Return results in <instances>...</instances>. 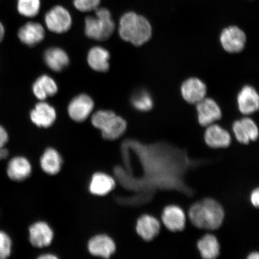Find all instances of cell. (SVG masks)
Segmentation results:
<instances>
[{"mask_svg": "<svg viewBox=\"0 0 259 259\" xmlns=\"http://www.w3.org/2000/svg\"><path fill=\"white\" fill-rule=\"evenodd\" d=\"M189 216L191 222L197 228L215 230L222 226L225 211L215 200L207 198L193 204L189 209Z\"/></svg>", "mask_w": 259, "mask_h": 259, "instance_id": "cell-1", "label": "cell"}, {"mask_svg": "<svg viewBox=\"0 0 259 259\" xmlns=\"http://www.w3.org/2000/svg\"><path fill=\"white\" fill-rule=\"evenodd\" d=\"M152 32L150 22L144 16L137 13H125L119 21V35L122 39L135 46L147 43L151 37Z\"/></svg>", "mask_w": 259, "mask_h": 259, "instance_id": "cell-2", "label": "cell"}, {"mask_svg": "<svg viewBox=\"0 0 259 259\" xmlns=\"http://www.w3.org/2000/svg\"><path fill=\"white\" fill-rule=\"evenodd\" d=\"M114 30L115 24L111 12L106 8H97L96 16L85 18V33L92 39L106 40L111 36Z\"/></svg>", "mask_w": 259, "mask_h": 259, "instance_id": "cell-3", "label": "cell"}, {"mask_svg": "<svg viewBox=\"0 0 259 259\" xmlns=\"http://www.w3.org/2000/svg\"><path fill=\"white\" fill-rule=\"evenodd\" d=\"M45 22L51 31L61 34L70 30L72 25V18L66 8L56 6L45 15Z\"/></svg>", "mask_w": 259, "mask_h": 259, "instance_id": "cell-4", "label": "cell"}, {"mask_svg": "<svg viewBox=\"0 0 259 259\" xmlns=\"http://www.w3.org/2000/svg\"><path fill=\"white\" fill-rule=\"evenodd\" d=\"M220 41L228 53H239L245 48L246 35L241 28L236 26H230L222 32Z\"/></svg>", "mask_w": 259, "mask_h": 259, "instance_id": "cell-5", "label": "cell"}, {"mask_svg": "<svg viewBox=\"0 0 259 259\" xmlns=\"http://www.w3.org/2000/svg\"><path fill=\"white\" fill-rule=\"evenodd\" d=\"M95 103L91 97L81 94L74 97L68 106V113L73 121L81 122L86 120L93 111Z\"/></svg>", "mask_w": 259, "mask_h": 259, "instance_id": "cell-6", "label": "cell"}, {"mask_svg": "<svg viewBox=\"0 0 259 259\" xmlns=\"http://www.w3.org/2000/svg\"><path fill=\"white\" fill-rule=\"evenodd\" d=\"M197 104L198 121L202 126H208L222 118L221 108L213 99L204 98Z\"/></svg>", "mask_w": 259, "mask_h": 259, "instance_id": "cell-7", "label": "cell"}, {"mask_svg": "<svg viewBox=\"0 0 259 259\" xmlns=\"http://www.w3.org/2000/svg\"><path fill=\"white\" fill-rule=\"evenodd\" d=\"M161 220L165 227L171 232L182 231L186 227L185 213L176 205L166 206L162 212Z\"/></svg>", "mask_w": 259, "mask_h": 259, "instance_id": "cell-8", "label": "cell"}, {"mask_svg": "<svg viewBox=\"0 0 259 259\" xmlns=\"http://www.w3.org/2000/svg\"><path fill=\"white\" fill-rule=\"evenodd\" d=\"M184 100L191 104L201 101L206 95V86L205 83L196 77L184 81L181 89Z\"/></svg>", "mask_w": 259, "mask_h": 259, "instance_id": "cell-9", "label": "cell"}, {"mask_svg": "<svg viewBox=\"0 0 259 259\" xmlns=\"http://www.w3.org/2000/svg\"><path fill=\"white\" fill-rule=\"evenodd\" d=\"M233 132L239 143L248 144L256 141L258 137V129L254 121L248 118L236 121L233 124Z\"/></svg>", "mask_w": 259, "mask_h": 259, "instance_id": "cell-10", "label": "cell"}, {"mask_svg": "<svg viewBox=\"0 0 259 259\" xmlns=\"http://www.w3.org/2000/svg\"><path fill=\"white\" fill-rule=\"evenodd\" d=\"M88 249L90 253L95 256L108 258L114 254L116 245L108 235H98L90 239Z\"/></svg>", "mask_w": 259, "mask_h": 259, "instance_id": "cell-11", "label": "cell"}, {"mask_svg": "<svg viewBox=\"0 0 259 259\" xmlns=\"http://www.w3.org/2000/svg\"><path fill=\"white\" fill-rule=\"evenodd\" d=\"M30 241L37 248L48 247L53 240L54 233L47 223L38 222L32 225L29 229Z\"/></svg>", "mask_w": 259, "mask_h": 259, "instance_id": "cell-12", "label": "cell"}, {"mask_svg": "<svg viewBox=\"0 0 259 259\" xmlns=\"http://www.w3.org/2000/svg\"><path fill=\"white\" fill-rule=\"evenodd\" d=\"M56 118L57 113L54 107L45 102L37 103L30 113L31 120L38 127H50L53 125Z\"/></svg>", "mask_w": 259, "mask_h": 259, "instance_id": "cell-13", "label": "cell"}, {"mask_svg": "<svg viewBox=\"0 0 259 259\" xmlns=\"http://www.w3.org/2000/svg\"><path fill=\"white\" fill-rule=\"evenodd\" d=\"M239 111L244 115H250L258 111L259 96L253 87L245 85L239 93L237 98Z\"/></svg>", "mask_w": 259, "mask_h": 259, "instance_id": "cell-14", "label": "cell"}, {"mask_svg": "<svg viewBox=\"0 0 259 259\" xmlns=\"http://www.w3.org/2000/svg\"><path fill=\"white\" fill-rule=\"evenodd\" d=\"M18 35L22 43L28 47H34L43 41L45 31L40 24L29 22L19 29Z\"/></svg>", "mask_w": 259, "mask_h": 259, "instance_id": "cell-15", "label": "cell"}, {"mask_svg": "<svg viewBox=\"0 0 259 259\" xmlns=\"http://www.w3.org/2000/svg\"><path fill=\"white\" fill-rule=\"evenodd\" d=\"M136 230L138 235L146 241H151L159 234L160 223L154 217L143 215L138 220Z\"/></svg>", "mask_w": 259, "mask_h": 259, "instance_id": "cell-16", "label": "cell"}, {"mask_svg": "<svg viewBox=\"0 0 259 259\" xmlns=\"http://www.w3.org/2000/svg\"><path fill=\"white\" fill-rule=\"evenodd\" d=\"M204 139L207 145L212 148L228 147L231 144V137L229 132L216 124L208 125Z\"/></svg>", "mask_w": 259, "mask_h": 259, "instance_id": "cell-17", "label": "cell"}, {"mask_svg": "<svg viewBox=\"0 0 259 259\" xmlns=\"http://www.w3.org/2000/svg\"><path fill=\"white\" fill-rule=\"evenodd\" d=\"M31 170V164L27 158L16 157L9 161L7 174L10 179L20 182L30 176Z\"/></svg>", "mask_w": 259, "mask_h": 259, "instance_id": "cell-18", "label": "cell"}, {"mask_svg": "<svg viewBox=\"0 0 259 259\" xmlns=\"http://www.w3.org/2000/svg\"><path fill=\"white\" fill-rule=\"evenodd\" d=\"M44 59L47 66L54 72H60L69 64V57L62 49L53 47L45 52Z\"/></svg>", "mask_w": 259, "mask_h": 259, "instance_id": "cell-19", "label": "cell"}, {"mask_svg": "<svg viewBox=\"0 0 259 259\" xmlns=\"http://www.w3.org/2000/svg\"><path fill=\"white\" fill-rule=\"evenodd\" d=\"M115 181L104 173L97 172L93 175L90 181L89 190L94 195L103 196L115 189Z\"/></svg>", "mask_w": 259, "mask_h": 259, "instance_id": "cell-20", "label": "cell"}, {"mask_svg": "<svg viewBox=\"0 0 259 259\" xmlns=\"http://www.w3.org/2000/svg\"><path fill=\"white\" fill-rule=\"evenodd\" d=\"M127 129V122L121 116L115 114L105 123L100 131L103 138L114 141L122 137Z\"/></svg>", "mask_w": 259, "mask_h": 259, "instance_id": "cell-21", "label": "cell"}, {"mask_svg": "<svg viewBox=\"0 0 259 259\" xmlns=\"http://www.w3.org/2000/svg\"><path fill=\"white\" fill-rule=\"evenodd\" d=\"M110 54L106 49L93 47L89 51L87 61L92 69L98 72H106L109 69Z\"/></svg>", "mask_w": 259, "mask_h": 259, "instance_id": "cell-22", "label": "cell"}, {"mask_svg": "<svg viewBox=\"0 0 259 259\" xmlns=\"http://www.w3.org/2000/svg\"><path fill=\"white\" fill-rule=\"evenodd\" d=\"M32 92L38 99L46 100L58 92L57 84L51 77L42 75L38 77L32 85Z\"/></svg>", "mask_w": 259, "mask_h": 259, "instance_id": "cell-23", "label": "cell"}, {"mask_svg": "<svg viewBox=\"0 0 259 259\" xmlns=\"http://www.w3.org/2000/svg\"><path fill=\"white\" fill-rule=\"evenodd\" d=\"M62 163V158L58 152L54 148H48L40 158L42 170L51 176L59 173Z\"/></svg>", "mask_w": 259, "mask_h": 259, "instance_id": "cell-24", "label": "cell"}, {"mask_svg": "<svg viewBox=\"0 0 259 259\" xmlns=\"http://www.w3.org/2000/svg\"><path fill=\"white\" fill-rule=\"evenodd\" d=\"M197 248L203 258L213 259L220 253V246L215 236L207 234L197 242Z\"/></svg>", "mask_w": 259, "mask_h": 259, "instance_id": "cell-25", "label": "cell"}, {"mask_svg": "<svg viewBox=\"0 0 259 259\" xmlns=\"http://www.w3.org/2000/svg\"><path fill=\"white\" fill-rule=\"evenodd\" d=\"M131 103L135 109L139 111L147 112L153 108V98L147 91L139 90L132 96Z\"/></svg>", "mask_w": 259, "mask_h": 259, "instance_id": "cell-26", "label": "cell"}, {"mask_svg": "<svg viewBox=\"0 0 259 259\" xmlns=\"http://www.w3.org/2000/svg\"><path fill=\"white\" fill-rule=\"evenodd\" d=\"M40 0H18L17 9L19 14L32 18L39 13Z\"/></svg>", "mask_w": 259, "mask_h": 259, "instance_id": "cell-27", "label": "cell"}, {"mask_svg": "<svg viewBox=\"0 0 259 259\" xmlns=\"http://www.w3.org/2000/svg\"><path fill=\"white\" fill-rule=\"evenodd\" d=\"M12 243L7 234L0 231V259L8 258L11 254Z\"/></svg>", "mask_w": 259, "mask_h": 259, "instance_id": "cell-28", "label": "cell"}, {"mask_svg": "<svg viewBox=\"0 0 259 259\" xmlns=\"http://www.w3.org/2000/svg\"><path fill=\"white\" fill-rule=\"evenodd\" d=\"M101 0H74V7L82 12H88L99 8Z\"/></svg>", "mask_w": 259, "mask_h": 259, "instance_id": "cell-29", "label": "cell"}, {"mask_svg": "<svg viewBox=\"0 0 259 259\" xmlns=\"http://www.w3.org/2000/svg\"><path fill=\"white\" fill-rule=\"evenodd\" d=\"M9 141L8 132L5 128L0 125V148H4Z\"/></svg>", "mask_w": 259, "mask_h": 259, "instance_id": "cell-30", "label": "cell"}, {"mask_svg": "<svg viewBox=\"0 0 259 259\" xmlns=\"http://www.w3.org/2000/svg\"><path fill=\"white\" fill-rule=\"evenodd\" d=\"M250 200L252 205L255 208L259 205V191L258 189H255L251 194Z\"/></svg>", "mask_w": 259, "mask_h": 259, "instance_id": "cell-31", "label": "cell"}, {"mask_svg": "<svg viewBox=\"0 0 259 259\" xmlns=\"http://www.w3.org/2000/svg\"><path fill=\"white\" fill-rule=\"evenodd\" d=\"M9 152L7 149L4 148H0V160H5L9 157Z\"/></svg>", "mask_w": 259, "mask_h": 259, "instance_id": "cell-32", "label": "cell"}, {"mask_svg": "<svg viewBox=\"0 0 259 259\" xmlns=\"http://www.w3.org/2000/svg\"><path fill=\"white\" fill-rule=\"evenodd\" d=\"M57 256L53 254H45L44 255H40V257H38V258L40 259H56L57 258Z\"/></svg>", "mask_w": 259, "mask_h": 259, "instance_id": "cell-33", "label": "cell"}, {"mask_svg": "<svg viewBox=\"0 0 259 259\" xmlns=\"http://www.w3.org/2000/svg\"><path fill=\"white\" fill-rule=\"evenodd\" d=\"M5 34V30L4 26L2 24V22H0V42L4 38Z\"/></svg>", "mask_w": 259, "mask_h": 259, "instance_id": "cell-34", "label": "cell"}, {"mask_svg": "<svg viewBox=\"0 0 259 259\" xmlns=\"http://www.w3.org/2000/svg\"><path fill=\"white\" fill-rule=\"evenodd\" d=\"M248 259H258V253L257 252H253L252 253H250L248 255L247 257Z\"/></svg>", "mask_w": 259, "mask_h": 259, "instance_id": "cell-35", "label": "cell"}]
</instances>
